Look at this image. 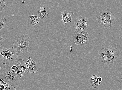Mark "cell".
Masks as SVG:
<instances>
[{
	"label": "cell",
	"mask_w": 122,
	"mask_h": 90,
	"mask_svg": "<svg viewBox=\"0 0 122 90\" xmlns=\"http://www.w3.org/2000/svg\"><path fill=\"white\" fill-rule=\"evenodd\" d=\"M0 78L6 83L16 88L19 85L21 78L16 73L11 71L9 65H6L4 68L0 66Z\"/></svg>",
	"instance_id": "6da1fadb"
},
{
	"label": "cell",
	"mask_w": 122,
	"mask_h": 90,
	"mask_svg": "<svg viewBox=\"0 0 122 90\" xmlns=\"http://www.w3.org/2000/svg\"><path fill=\"white\" fill-rule=\"evenodd\" d=\"M98 53L102 62L108 66L114 65L116 60L118 59L117 51L112 46H109L101 49L98 51Z\"/></svg>",
	"instance_id": "7a4b0ae2"
},
{
	"label": "cell",
	"mask_w": 122,
	"mask_h": 90,
	"mask_svg": "<svg viewBox=\"0 0 122 90\" xmlns=\"http://www.w3.org/2000/svg\"><path fill=\"white\" fill-rule=\"evenodd\" d=\"M97 21L106 29L115 25V20L112 13L108 9L103 11H97Z\"/></svg>",
	"instance_id": "3957f363"
},
{
	"label": "cell",
	"mask_w": 122,
	"mask_h": 90,
	"mask_svg": "<svg viewBox=\"0 0 122 90\" xmlns=\"http://www.w3.org/2000/svg\"><path fill=\"white\" fill-rule=\"evenodd\" d=\"M30 40V37H27L25 35L20 36L19 38L16 39L14 40L12 47L15 49L20 53L28 52L31 49L29 45Z\"/></svg>",
	"instance_id": "277c9868"
},
{
	"label": "cell",
	"mask_w": 122,
	"mask_h": 90,
	"mask_svg": "<svg viewBox=\"0 0 122 90\" xmlns=\"http://www.w3.org/2000/svg\"><path fill=\"white\" fill-rule=\"evenodd\" d=\"M74 30L75 34L83 31H87L89 29L90 25L87 18L79 15L74 22Z\"/></svg>",
	"instance_id": "5b68a950"
},
{
	"label": "cell",
	"mask_w": 122,
	"mask_h": 90,
	"mask_svg": "<svg viewBox=\"0 0 122 90\" xmlns=\"http://www.w3.org/2000/svg\"><path fill=\"white\" fill-rule=\"evenodd\" d=\"M73 39L74 43L77 45L81 46L86 45L90 40L88 32L83 31L75 34Z\"/></svg>",
	"instance_id": "8992f818"
},
{
	"label": "cell",
	"mask_w": 122,
	"mask_h": 90,
	"mask_svg": "<svg viewBox=\"0 0 122 90\" xmlns=\"http://www.w3.org/2000/svg\"><path fill=\"white\" fill-rule=\"evenodd\" d=\"M10 49L8 56L7 57H2L3 60L2 62L3 64L9 65L15 62L16 59L19 56L18 52L15 49L12 47Z\"/></svg>",
	"instance_id": "52a82bcc"
},
{
	"label": "cell",
	"mask_w": 122,
	"mask_h": 90,
	"mask_svg": "<svg viewBox=\"0 0 122 90\" xmlns=\"http://www.w3.org/2000/svg\"><path fill=\"white\" fill-rule=\"evenodd\" d=\"M14 65H16L18 68L16 74L22 78L21 76L24 75L26 69L24 60L17 59L15 60Z\"/></svg>",
	"instance_id": "ba28073f"
},
{
	"label": "cell",
	"mask_w": 122,
	"mask_h": 90,
	"mask_svg": "<svg viewBox=\"0 0 122 90\" xmlns=\"http://www.w3.org/2000/svg\"><path fill=\"white\" fill-rule=\"evenodd\" d=\"M27 70L29 73H35L38 71L36 67V64L35 61L29 57L28 60L25 64Z\"/></svg>",
	"instance_id": "9c48e42d"
},
{
	"label": "cell",
	"mask_w": 122,
	"mask_h": 90,
	"mask_svg": "<svg viewBox=\"0 0 122 90\" xmlns=\"http://www.w3.org/2000/svg\"><path fill=\"white\" fill-rule=\"evenodd\" d=\"M74 13L68 10H64L62 11L61 14L62 15V19L61 22L65 23V24L72 21V16Z\"/></svg>",
	"instance_id": "30bf717a"
},
{
	"label": "cell",
	"mask_w": 122,
	"mask_h": 90,
	"mask_svg": "<svg viewBox=\"0 0 122 90\" xmlns=\"http://www.w3.org/2000/svg\"><path fill=\"white\" fill-rule=\"evenodd\" d=\"M37 10L38 11V16L42 20L46 19L49 14L47 10L44 8L41 7Z\"/></svg>",
	"instance_id": "8fae6325"
},
{
	"label": "cell",
	"mask_w": 122,
	"mask_h": 90,
	"mask_svg": "<svg viewBox=\"0 0 122 90\" xmlns=\"http://www.w3.org/2000/svg\"><path fill=\"white\" fill-rule=\"evenodd\" d=\"M97 75H92L91 78V83L93 87L94 88H97L99 85L100 84L97 81Z\"/></svg>",
	"instance_id": "7c38bea8"
},
{
	"label": "cell",
	"mask_w": 122,
	"mask_h": 90,
	"mask_svg": "<svg viewBox=\"0 0 122 90\" xmlns=\"http://www.w3.org/2000/svg\"><path fill=\"white\" fill-rule=\"evenodd\" d=\"M30 17L31 20V25H32L34 26L39 24V20L40 18L38 16L32 15Z\"/></svg>",
	"instance_id": "4fadbf2b"
},
{
	"label": "cell",
	"mask_w": 122,
	"mask_h": 90,
	"mask_svg": "<svg viewBox=\"0 0 122 90\" xmlns=\"http://www.w3.org/2000/svg\"><path fill=\"white\" fill-rule=\"evenodd\" d=\"M0 82L4 86L5 88L3 90H16V88L15 87L5 83L0 78Z\"/></svg>",
	"instance_id": "5bb4252c"
},
{
	"label": "cell",
	"mask_w": 122,
	"mask_h": 90,
	"mask_svg": "<svg viewBox=\"0 0 122 90\" xmlns=\"http://www.w3.org/2000/svg\"><path fill=\"white\" fill-rule=\"evenodd\" d=\"M10 50V49L8 50L6 48L0 50V55L2 57H6L8 56V52Z\"/></svg>",
	"instance_id": "9a60e30c"
},
{
	"label": "cell",
	"mask_w": 122,
	"mask_h": 90,
	"mask_svg": "<svg viewBox=\"0 0 122 90\" xmlns=\"http://www.w3.org/2000/svg\"><path fill=\"white\" fill-rule=\"evenodd\" d=\"M6 24V19L5 18L2 19L0 18V31L4 27Z\"/></svg>",
	"instance_id": "2e32d148"
},
{
	"label": "cell",
	"mask_w": 122,
	"mask_h": 90,
	"mask_svg": "<svg viewBox=\"0 0 122 90\" xmlns=\"http://www.w3.org/2000/svg\"><path fill=\"white\" fill-rule=\"evenodd\" d=\"M5 4L4 0H0V13L2 12V11L4 9Z\"/></svg>",
	"instance_id": "e0dca14e"
},
{
	"label": "cell",
	"mask_w": 122,
	"mask_h": 90,
	"mask_svg": "<svg viewBox=\"0 0 122 90\" xmlns=\"http://www.w3.org/2000/svg\"><path fill=\"white\" fill-rule=\"evenodd\" d=\"M11 70L13 73L16 74V72L18 70V68L15 65H14L11 68Z\"/></svg>",
	"instance_id": "ac0fdd59"
},
{
	"label": "cell",
	"mask_w": 122,
	"mask_h": 90,
	"mask_svg": "<svg viewBox=\"0 0 122 90\" xmlns=\"http://www.w3.org/2000/svg\"><path fill=\"white\" fill-rule=\"evenodd\" d=\"M5 40V39L3 38L0 36V47L1 46L2 43H3Z\"/></svg>",
	"instance_id": "d6986e66"
},
{
	"label": "cell",
	"mask_w": 122,
	"mask_h": 90,
	"mask_svg": "<svg viewBox=\"0 0 122 90\" xmlns=\"http://www.w3.org/2000/svg\"><path fill=\"white\" fill-rule=\"evenodd\" d=\"M102 78L101 77H97V81L100 84L102 82Z\"/></svg>",
	"instance_id": "ffe728a7"
},
{
	"label": "cell",
	"mask_w": 122,
	"mask_h": 90,
	"mask_svg": "<svg viewBox=\"0 0 122 90\" xmlns=\"http://www.w3.org/2000/svg\"><path fill=\"white\" fill-rule=\"evenodd\" d=\"M4 88V85L2 83H0V90H3Z\"/></svg>",
	"instance_id": "44dd1931"
},
{
	"label": "cell",
	"mask_w": 122,
	"mask_h": 90,
	"mask_svg": "<svg viewBox=\"0 0 122 90\" xmlns=\"http://www.w3.org/2000/svg\"><path fill=\"white\" fill-rule=\"evenodd\" d=\"M25 2V1H24V0H23L22 1V3L23 4H24V3Z\"/></svg>",
	"instance_id": "7402d4cb"
},
{
	"label": "cell",
	"mask_w": 122,
	"mask_h": 90,
	"mask_svg": "<svg viewBox=\"0 0 122 90\" xmlns=\"http://www.w3.org/2000/svg\"></svg>",
	"instance_id": "603a6c76"
},
{
	"label": "cell",
	"mask_w": 122,
	"mask_h": 90,
	"mask_svg": "<svg viewBox=\"0 0 122 90\" xmlns=\"http://www.w3.org/2000/svg\"></svg>",
	"instance_id": "cb8c5ba5"
}]
</instances>
